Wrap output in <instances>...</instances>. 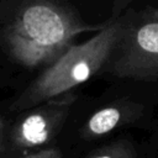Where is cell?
I'll use <instances>...</instances> for the list:
<instances>
[{
	"instance_id": "6da1fadb",
	"label": "cell",
	"mask_w": 158,
	"mask_h": 158,
	"mask_svg": "<svg viewBox=\"0 0 158 158\" xmlns=\"http://www.w3.org/2000/svg\"><path fill=\"white\" fill-rule=\"evenodd\" d=\"M102 26L84 23L73 11L54 1L35 0L25 5L7 27L5 42L17 63L35 68L52 64L77 36Z\"/></svg>"
},
{
	"instance_id": "7a4b0ae2",
	"label": "cell",
	"mask_w": 158,
	"mask_h": 158,
	"mask_svg": "<svg viewBox=\"0 0 158 158\" xmlns=\"http://www.w3.org/2000/svg\"><path fill=\"white\" fill-rule=\"evenodd\" d=\"M125 26V21L112 19L88 41L72 44L17 98L10 110H28L43 101L72 91L101 69H105Z\"/></svg>"
},
{
	"instance_id": "3957f363",
	"label": "cell",
	"mask_w": 158,
	"mask_h": 158,
	"mask_svg": "<svg viewBox=\"0 0 158 158\" xmlns=\"http://www.w3.org/2000/svg\"><path fill=\"white\" fill-rule=\"evenodd\" d=\"M105 69L117 78L158 80V19L147 14L138 23H126Z\"/></svg>"
},
{
	"instance_id": "277c9868",
	"label": "cell",
	"mask_w": 158,
	"mask_h": 158,
	"mask_svg": "<svg viewBox=\"0 0 158 158\" xmlns=\"http://www.w3.org/2000/svg\"><path fill=\"white\" fill-rule=\"evenodd\" d=\"M75 100L77 95L68 91L28 109L9 132L11 149L26 151L52 141L62 130Z\"/></svg>"
},
{
	"instance_id": "5b68a950",
	"label": "cell",
	"mask_w": 158,
	"mask_h": 158,
	"mask_svg": "<svg viewBox=\"0 0 158 158\" xmlns=\"http://www.w3.org/2000/svg\"><path fill=\"white\" fill-rule=\"evenodd\" d=\"M133 110L135 109H131V105L128 104L106 106L90 116L81 130V136L89 139L104 136L115 130L121 123L126 122L128 120L130 112Z\"/></svg>"
},
{
	"instance_id": "8992f818",
	"label": "cell",
	"mask_w": 158,
	"mask_h": 158,
	"mask_svg": "<svg viewBox=\"0 0 158 158\" xmlns=\"http://www.w3.org/2000/svg\"><path fill=\"white\" fill-rule=\"evenodd\" d=\"M85 158H136V149L130 141L120 139L89 153Z\"/></svg>"
},
{
	"instance_id": "52a82bcc",
	"label": "cell",
	"mask_w": 158,
	"mask_h": 158,
	"mask_svg": "<svg viewBox=\"0 0 158 158\" xmlns=\"http://www.w3.org/2000/svg\"><path fill=\"white\" fill-rule=\"evenodd\" d=\"M21 158H62V153L58 148L51 147V148H44V149H40V151L25 154Z\"/></svg>"
},
{
	"instance_id": "ba28073f",
	"label": "cell",
	"mask_w": 158,
	"mask_h": 158,
	"mask_svg": "<svg viewBox=\"0 0 158 158\" xmlns=\"http://www.w3.org/2000/svg\"><path fill=\"white\" fill-rule=\"evenodd\" d=\"M6 144H7V136L5 133V122L0 116V154L6 151Z\"/></svg>"
},
{
	"instance_id": "9c48e42d",
	"label": "cell",
	"mask_w": 158,
	"mask_h": 158,
	"mask_svg": "<svg viewBox=\"0 0 158 158\" xmlns=\"http://www.w3.org/2000/svg\"><path fill=\"white\" fill-rule=\"evenodd\" d=\"M147 14H149L151 16H153V17H156V19H158V10H154V9H151V10H148V11H147Z\"/></svg>"
}]
</instances>
